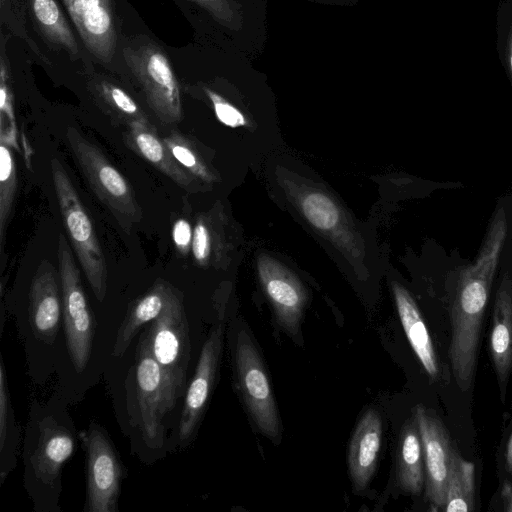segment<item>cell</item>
Segmentation results:
<instances>
[{
  "mask_svg": "<svg viewBox=\"0 0 512 512\" xmlns=\"http://www.w3.org/2000/svg\"><path fill=\"white\" fill-rule=\"evenodd\" d=\"M502 244L485 239L475 262L461 270L451 307L449 358L461 391L473 381L479 338Z\"/></svg>",
  "mask_w": 512,
  "mask_h": 512,
  "instance_id": "cell-1",
  "label": "cell"
},
{
  "mask_svg": "<svg viewBox=\"0 0 512 512\" xmlns=\"http://www.w3.org/2000/svg\"><path fill=\"white\" fill-rule=\"evenodd\" d=\"M137 14L122 38V58L127 80L141 89L148 107L164 124L183 118L179 80L167 50L144 32Z\"/></svg>",
  "mask_w": 512,
  "mask_h": 512,
  "instance_id": "cell-2",
  "label": "cell"
},
{
  "mask_svg": "<svg viewBox=\"0 0 512 512\" xmlns=\"http://www.w3.org/2000/svg\"><path fill=\"white\" fill-rule=\"evenodd\" d=\"M94 66L127 80L122 38L136 15L127 0H59Z\"/></svg>",
  "mask_w": 512,
  "mask_h": 512,
  "instance_id": "cell-3",
  "label": "cell"
},
{
  "mask_svg": "<svg viewBox=\"0 0 512 512\" xmlns=\"http://www.w3.org/2000/svg\"><path fill=\"white\" fill-rule=\"evenodd\" d=\"M33 427L29 425L23 454L26 487L36 505L42 496L45 500L50 497L52 505H57L61 472L75 449L74 433L71 425L52 415H46Z\"/></svg>",
  "mask_w": 512,
  "mask_h": 512,
  "instance_id": "cell-4",
  "label": "cell"
},
{
  "mask_svg": "<svg viewBox=\"0 0 512 512\" xmlns=\"http://www.w3.org/2000/svg\"><path fill=\"white\" fill-rule=\"evenodd\" d=\"M51 172L66 232L94 295L102 302L107 291V265L97 233L66 169L56 157L51 159Z\"/></svg>",
  "mask_w": 512,
  "mask_h": 512,
  "instance_id": "cell-5",
  "label": "cell"
},
{
  "mask_svg": "<svg viewBox=\"0 0 512 512\" xmlns=\"http://www.w3.org/2000/svg\"><path fill=\"white\" fill-rule=\"evenodd\" d=\"M66 138L79 168L99 200L126 232L142 219V211L127 179L98 146L70 126Z\"/></svg>",
  "mask_w": 512,
  "mask_h": 512,
  "instance_id": "cell-6",
  "label": "cell"
},
{
  "mask_svg": "<svg viewBox=\"0 0 512 512\" xmlns=\"http://www.w3.org/2000/svg\"><path fill=\"white\" fill-rule=\"evenodd\" d=\"M145 336L169 391L177 401L186 384L190 343L182 297L173 287L162 312L153 320Z\"/></svg>",
  "mask_w": 512,
  "mask_h": 512,
  "instance_id": "cell-7",
  "label": "cell"
},
{
  "mask_svg": "<svg viewBox=\"0 0 512 512\" xmlns=\"http://www.w3.org/2000/svg\"><path fill=\"white\" fill-rule=\"evenodd\" d=\"M22 17L23 26L29 24L35 36L32 47L38 40L40 53L42 48L48 51V64L54 57L81 75L95 68L59 0H24Z\"/></svg>",
  "mask_w": 512,
  "mask_h": 512,
  "instance_id": "cell-8",
  "label": "cell"
},
{
  "mask_svg": "<svg viewBox=\"0 0 512 512\" xmlns=\"http://www.w3.org/2000/svg\"><path fill=\"white\" fill-rule=\"evenodd\" d=\"M58 271L67 348L77 372L86 367L91 354L94 320L83 290L80 272L66 237L58 238Z\"/></svg>",
  "mask_w": 512,
  "mask_h": 512,
  "instance_id": "cell-9",
  "label": "cell"
},
{
  "mask_svg": "<svg viewBox=\"0 0 512 512\" xmlns=\"http://www.w3.org/2000/svg\"><path fill=\"white\" fill-rule=\"evenodd\" d=\"M235 363L244 403L262 434L280 437V418L264 363L245 330L237 335Z\"/></svg>",
  "mask_w": 512,
  "mask_h": 512,
  "instance_id": "cell-10",
  "label": "cell"
},
{
  "mask_svg": "<svg viewBox=\"0 0 512 512\" xmlns=\"http://www.w3.org/2000/svg\"><path fill=\"white\" fill-rule=\"evenodd\" d=\"M86 451L85 512H118L123 467L105 430L92 423L84 438Z\"/></svg>",
  "mask_w": 512,
  "mask_h": 512,
  "instance_id": "cell-11",
  "label": "cell"
},
{
  "mask_svg": "<svg viewBox=\"0 0 512 512\" xmlns=\"http://www.w3.org/2000/svg\"><path fill=\"white\" fill-rule=\"evenodd\" d=\"M135 378L138 427L147 444L156 447L163 440V418L174 407L176 400L149 349L145 334L139 341Z\"/></svg>",
  "mask_w": 512,
  "mask_h": 512,
  "instance_id": "cell-12",
  "label": "cell"
},
{
  "mask_svg": "<svg viewBox=\"0 0 512 512\" xmlns=\"http://www.w3.org/2000/svg\"><path fill=\"white\" fill-rule=\"evenodd\" d=\"M414 419L423 446L426 497L431 510H444L446 487L454 448L441 420L425 406L416 405Z\"/></svg>",
  "mask_w": 512,
  "mask_h": 512,
  "instance_id": "cell-13",
  "label": "cell"
},
{
  "mask_svg": "<svg viewBox=\"0 0 512 512\" xmlns=\"http://www.w3.org/2000/svg\"><path fill=\"white\" fill-rule=\"evenodd\" d=\"M223 331V324L215 325L210 331L186 391L178 429L179 442L182 446L189 443L204 415L219 366Z\"/></svg>",
  "mask_w": 512,
  "mask_h": 512,
  "instance_id": "cell-14",
  "label": "cell"
},
{
  "mask_svg": "<svg viewBox=\"0 0 512 512\" xmlns=\"http://www.w3.org/2000/svg\"><path fill=\"white\" fill-rule=\"evenodd\" d=\"M268 260L259 263L261 282L274 307L279 325L290 335H296L306 303L305 293L295 278Z\"/></svg>",
  "mask_w": 512,
  "mask_h": 512,
  "instance_id": "cell-15",
  "label": "cell"
},
{
  "mask_svg": "<svg viewBox=\"0 0 512 512\" xmlns=\"http://www.w3.org/2000/svg\"><path fill=\"white\" fill-rule=\"evenodd\" d=\"M382 442V420L378 411L369 408L360 418L348 448V471L356 491L370 483L379 458Z\"/></svg>",
  "mask_w": 512,
  "mask_h": 512,
  "instance_id": "cell-16",
  "label": "cell"
},
{
  "mask_svg": "<svg viewBox=\"0 0 512 512\" xmlns=\"http://www.w3.org/2000/svg\"><path fill=\"white\" fill-rule=\"evenodd\" d=\"M61 298L57 272L47 260L37 268L29 293V318L35 333L53 341L59 328Z\"/></svg>",
  "mask_w": 512,
  "mask_h": 512,
  "instance_id": "cell-17",
  "label": "cell"
},
{
  "mask_svg": "<svg viewBox=\"0 0 512 512\" xmlns=\"http://www.w3.org/2000/svg\"><path fill=\"white\" fill-rule=\"evenodd\" d=\"M125 143L140 157L184 189L193 188L195 177L187 172L172 156L155 127L143 119L129 124Z\"/></svg>",
  "mask_w": 512,
  "mask_h": 512,
  "instance_id": "cell-18",
  "label": "cell"
},
{
  "mask_svg": "<svg viewBox=\"0 0 512 512\" xmlns=\"http://www.w3.org/2000/svg\"><path fill=\"white\" fill-rule=\"evenodd\" d=\"M489 348L503 398L512 365V281L509 274H505L497 290Z\"/></svg>",
  "mask_w": 512,
  "mask_h": 512,
  "instance_id": "cell-19",
  "label": "cell"
},
{
  "mask_svg": "<svg viewBox=\"0 0 512 512\" xmlns=\"http://www.w3.org/2000/svg\"><path fill=\"white\" fill-rule=\"evenodd\" d=\"M392 291L402 327L414 353L429 377H437L439 368L433 342L417 304L399 283L393 282Z\"/></svg>",
  "mask_w": 512,
  "mask_h": 512,
  "instance_id": "cell-20",
  "label": "cell"
},
{
  "mask_svg": "<svg viewBox=\"0 0 512 512\" xmlns=\"http://www.w3.org/2000/svg\"><path fill=\"white\" fill-rule=\"evenodd\" d=\"M171 288L169 283L158 279L145 295L134 302L117 331L113 348L115 357H122L137 331L145 323L158 317L165 306Z\"/></svg>",
  "mask_w": 512,
  "mask_h": 512,
  "instance_id": "cell-21",
  "label": "cell"
},
{
  "mask_svg": "<svg viewBox=\"0 0 512 512\" xmlns=\"http://www.w3.org/2000/svg\"><path fill=\"white\" fill-rule=\"evenodd\" d=\"M95 67L83 74L87 78V86L98 103L114 118L127 126L135 121L146 119V114L134 98L119 85L114 78L103 74V70Z\"/></svg>",
  "mask_w": 512,
  "mask_h": 512,
  "instance_id": "cell-22",
  "label": "cell"
},
{
  "mask_svg": "<svg viewBox=\"0 0 512 512\" xmlns=\"http://www.w3.org/2000/svg\"><path fill=\"white\" fill-rule=\"evenodd\" d=\"M399 486L417 495L425 484V465L421 436L416 421L408 420L400 433L397 458Z\"/></svg>",
  "mask_w": 512,
  "mask_h": 512,
  "instance_id": "cell-23",
  "label": "cell"
},
{
  "mask_svg": "<svg viewBox=\"0 0 512 512\" xmlns=\"http://www.w3.org/2000/svg\"><path fill=\"white\" fill-rule=\"evenodd\" d=\"M474 464L453 449L446 487L445 512H470L475 504Z\"/></svg>",
  "mask_w": 512,
  "mask_h": 512,
  "instance_id": "cell-24",
  "label": "cell"
},
{
  "mask_svg": "<svg viewBox=\"0 0 512 512\" xmlns=\"http://www.w3.org/2000/svg\"><path fill=\"white\" fill-rule=\"evenodd\" d=\"M19 430L11 405L3 359L0 362V480L4 482L17 461Z\"/></svg>",
  "mask_w": 512,
  "mask_h": 512,
  "instance_id": "cell-25",
  "label": "cell"
},
{
  "mask_svg": "<svg viewBox=\"0 0 512 512\" xmlns=\"http://www.w3.org/2000/svg\"><path fill=\"white\" fill-rule=\"evenodd\" d=\"M0 140V244L2 248L17 191V172L9 143L2 138Z\"/></svg>",
  "mask_w": 512,
  "mask_h": 512,
  "instance_id": "cell-26",
  "label": "cell"
},
{
  "mask_svg": "<svg viewBox=\"0 0 512 512\" xmlns=\"http://www.w3.org/2000/svg\"><path fill=\"white\" fill-rule=\"evenodd\" d=\"M164 143L171 152L173 158L195 178L204 181H211L212 174L209 172L205 162L184 135L178 131H172L163 138Z\"/></svg>",
  "mask_w": 512,
  "mask_h": 512,
  "instance_id": "cell-27",
  "label": "cell"
},
{
  "mask_svg": "<svg viewBox=\"0 0 512 512\" xmlns=\"http://www.w3.org/2000/svg\"><path fill=\"white\" fill-rule=\"evenodd\" d=\"M302 211L307 220L321 230L333 229L339 222V209L333 200L321 192H310L302 200Z\"/></svg>",
  "mask_w": 512,
  "mask_h": 512,
  "instance_id": "cell-28",
  "label": "cell"
},
{
  "mask_svg": "<svg viewBox=\"0 0 512 512\" xmlns=\"http://www.w3.org/2000/svg\"><path fill=\"white\" fill-rule=\"evenodd\" d=\"M185 11L188 7L206 11L216 22L231 29L240 27L239 14L229 0H175Z\"/></svg>",
  "mask_w": 512,
  "mask_h": 512,
  "instance_id": "cell-29",
  "label": "cell"
},
{
  "mask_svg": "<svg viewBox=\"0 0 512 512\" xmlns=\"http://www.w3.org/2000/svg\"><path fill=\"white\" fill-rule=\"evenodd\" d=\"M215 237L208 218L201 215L197 218L193 228L192 254L196 263L206 266L210 263L214 253Z\"/></svg>",
  "mask_w": 512,
  "mask_h": 512,
  "instance_id": "cell-30",
  "label": "cell"
},
{
  "mask_svg": "<svg viewBox=\"0 0 512 512\" xmlns=\"http://www.w3.org/2000/svg\"><path fill=\"white\" fill-rule=\"evenodd\" d=\"M204 91L209 97L220 122L232 128L245 126L247 124L244 115L235 106L209 88H204Z\"/></svg>",
  "mask_w": 512,
  "mask_h": 512,
  "instance_id": "cell-31",
  "label": "cell"
},
{
  "mask_svg": "<svg viewBox=\"0 0 512 512\" xmlns=\"http://www.w3.org/2000/svg\"><path fill=\"white\" fill-rule=\"evenodd\" d=\"M172 239L177 251L186 256L192 250L193 228L186 218H178L172 227Z\"/></svg>",
  "mask_w": 512,
  "mask_h": 512,
  "instance_id": "cell-32",
  "label": "cell"
},
{
  "mask_svg": "<svg viewBox=\"0 0 512 512\" xmlns=\"http://www.w3.org/2000/svg\"><path fill=\"white\" fill-rule=\"evenodd\" d=\"M502 498L506 504V511L512 512V484L507 483L502 489Z\"/></svg>",
  "mask_w": 512,
  "mask_h": 512,
  "instance_id": "cell-33",
  "label": "cell"
},
{
  "mask_svg": "<svg viewBox=\"0 0 512 512\" xmlns=\"http://www.w3.org/2000/svg\"><path fill=\"white\" fill-rule=\"evenodd\" d=\"M507 65L512 78V23L509 26L507 36Z\"/></svg>",
  "mask_w": 512,
  "mask_h": 512,
  "instance_id": "cell-34",
  "label": "cell"
},
{
  "mask_svg": "<svg viewBox=\"0 0 512 512\" xmlns=\"http://www.w3.org/2000/svg\"><path fill=\"white\" fill-rule=\"evenodd\" d=\"M506 468L512 473V434L509 438L506 450Z\"/></svg>",
  "mask_w": 512,
  "mask_h": 512,
  "instance_id": "cell-35",
  "label": "cell"
}]
</instances>
